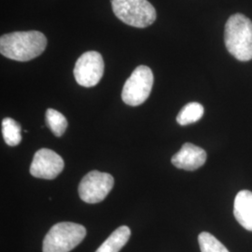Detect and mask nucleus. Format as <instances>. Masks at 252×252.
I'll return each instance as SVG.
<instances>
[{
    "label": "nucleus",
    "instance_id": "3",
    "mask_svg": "<svg viewBox=\"0 0 252 252\" xmlns=\"http://www.w3.org/2000/svg\"><path fill=\"white\" fill-rule=\"evenodd\" d=\"M86 236V229L74 222H59L53 226L43 240V252H69Z\"/></svg>",
    "mask_w": 252,
    "mask_h": 252
},
{
    "label": "nucleus",
    "instance_id": "1",
    "mask_svg": "<svg viewBox=\"0 0 252 252\" xmlns=\"http://www.w3.org/2000/svg\"><path fill=\"white\" fill-rule=\"evenodd\" d=\"M47 38L39 31L13 32L0 37V53L19 62L30 61L45 51Z\"/></svg>",
    "mask_w": 252,
    "mask_h": 252
},
{
    "label": "nucleus",
    "instance_id": "10",
    "mask_svg": "<svg viewBox=\"0 0 252 252\" xmlns=\"http://www.w3.org/2000/svg\"><path fill=\"white\" fill-rule=\"evenodd\" d=\"M234 215L240 225L252 232V191L244 189L236 194Z\"/></svg>",
    "mask_w": 252,
    "mask_h": 252
},
{
    "label": "nucleus",
    "instance_id": "6",
    "mask_svg": "<svg viewBox=\"0 0 252 252\" xmlns=\"http://www.w3.org/2000/svg\"><path fill=\"white\" fill-rule=\"evenodd\" d=\"M114 186V179L108 173L91 171L83 177L79 185V194L82 201L96 204L107 197Z\"/></svg>",
    "mask_w": 252,
    "mask_h": 252
},
{
    "label": "nucleus",
    "instance_id": "7",
    "mask_svg": "<svg viewBox=\"0 0 252 252\" xmlns=\"http://www.w3.org/2000/svg\"><path fill=\"white\" fill-rule=\"evenodd\" d=\"M104 67V60L99 53L87 52L76 62L74 67L75 80L83 87L95 86L103 77Z\"/></svg>",
    "mask_w": 252,
    "mask_h": 252
},
{
    "label": "nucleus",
    "instance_id": "14",
    "mask_svg": "<svg viewBox=\"0 0 252 252\" xmlns=\"http://www.w3.org/2000/svg\"><path fill=\"white\" fill-rule=\"evenodd\" d=\"M46 122L51 131L56 136H61L66 130L67 121L59 111L49 108L46 111Z\"/></svg>",
    "mask_w": 252,
    "mask_h": 252
},
{
    "label": "nucleus",
    "instance_id": "8",
    "mask_svg": "<svg viewBox=\"0 0 252 252\" xmlns=\"http://www.w3.org/2000/svg\"><path fill=\"white\" fill-rule=\"evenodd\" d=\"M64 167L63 158L57 153L41 149L34 155L30 166V173L33 177L43 180H54Z\"/></svg>",
    "mask_w": 252,
    "mask_h": 252
},
{
    "label": "nucleus",
    "instance_id": "9",
    "mask_svg": "<svg viewBox=\"0 0 252 252\" xmlns=\"http://www.w3.org/2000/svg\"><path fill=\"white\" fill-rule=\"evenodd\" d=\"M207 161V153L198 146L185 143L180 152L172 157L171 162L177 168L193 171L200 168Z\"/></svg>",
    "mask_w": 252,
    "mask_h": 252
},
{
    "label": "nucleus",
    "instance_id": "13",
    "mask_svg": "<svg viewBox=\"0 0 252 252\" xmlns=\"http://www.w3.org/2000/svg\"><path fill=\"white\" fill-rule=\"evenodd\" d=\"M2 134L4 140L9 146H17L22 140L21 126L11 118H5L2 121Z\"/></svg>",
    "mask_w": 252,
    "mask_h": 252
},
{
    "label": "nucleus",
    "instance_id": "5",
    "mask_svg": "<svg viewBox=\"0 0 252 252\" xmlns=\"http://www.w3.org/2000/svg\"><path fill=\"white\" fill-rule=\"evenodd\" d=\"M153 73L146 65L135 68L124 86L122 98L129 106H139L149 98L153 89Z\"/></svg>",
    "mask_w": 252,
    "mask_h": 252
},
{
    "label": "nucleus",
    "instance_id": "2",
    "mask_svg": "<svg viewBox=\"0 0 252 252\" xmlns=\"http://www.w3.org/2000/svg\"><path fill=\"white\" fill-rule=\"evenodd\" d=\"M228 52L239 61L252 59V22L243 14L236 13L228 19L224 30Z\"/></svg>",
    "mask_w": 252,
    "mask_h": 252
},
{
    "label": "nucleus",
    "instance_id": "15",
    "mask_svg": "<svg viewBox=\"0 0 252 252\" xmlns=\"http://www.w3.org/2000/svg\"><path fill=\"white\" fill-rule=\"evenodd\" d=\"M198 242L201 252H229L223 244L207 232L199 234Z\"/></svg>",
    "mask_w": 252,
    "mask_h": 252
},
{
    "label": "nucleus",
    "instance_id": "4",
    "mask_svg": "<svg viewBox=\"0 0 252 252\" xmlns=\"http://www.w3.org/2000/svg\"><path fill=\"white\" fill-rule=\"evenodd\" d=\"M117 18L126 25L145 28L156 20V10L148 0H111Z\"/></svg>",
    "mask_w": 252,
    "mask_h": 252
},
{
    "label": "nucleus",
    "instance_id": "12",
    "mask_svg": "<svg viewBox=\"0 0 252 252\" xmlns=\"http://www.w3.org/2000/svg\"><path fill=\"white\" fill-rule=\"evenodd\" d=\"M204 115V107L196 103L192 102L187 104L182 108L177 117V122L180 126H188L190 124L196 123Z\"/></svg>",
    "mask_w": 252,
    "mask_h": 252
},
{
    "label": "nucleus",
    "instance_id": "11",
    "mask_svg": "<svg viewBox=\"0 0 252 252\" xmlns=\"http://www.w3.org/2000/svg\"><path fill=\"white\" fill-rule=\"evenodd\" d=\"M131 236V230L127 226H121L109 235L95 252H119Z\"/></svg>",
    "mask_w": 252,
    "mask_h": 252
}]
</instances>
